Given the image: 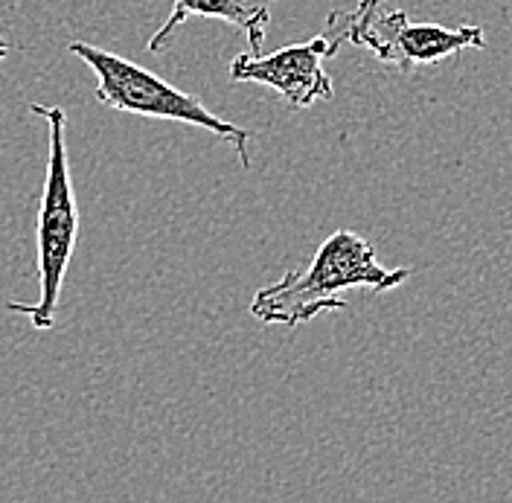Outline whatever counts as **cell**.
Masks as SVG:
<instances>
[{
  "label": "cell",
  "mask_w": 512,
  "mask_h": 503,
  "mask_svg": "<svg viewBox=\"0 0 512 503\" xmlns=\"http://www.w3.org/2000/svg\"><path fill=\"white\" fill-rule=\"evenodd\" d=\"M408 277L411 268H384L364 236L335 230L320 245L306 271H288L283 280L256 291L251 315L262 323L300 326L323 312H347L350 306L338 297V291L373 288L382 294L399 288Z\"/></svg>",
  "instance_id": "cell-1"
},
{
  "label": "cell",
  "mask_w": 512,
  "mask_h": 503,
  "mask_svg": "<svg viewBox=\"0 0 512 503\" xmlns=\"http://www.w3.org/2000/svg\"><path fill=\"white\" fill-rule=\"evenodd\" d=\"M30 111L41 117L50 131V155H47V178L44 195L35 224V242H38V300L27 303H9V312L30 317L32 329L44 332L53 329L59 300H62L64 277L70 268V259L79 239V207L76 192L70 181V158H67V111L62 105H41L32 102Z\"/></svg>",
  "instance_id": "cell-2"
},
{
  "label": "cell",
  "mask_w": 512,
  "mask_h": 503,
  "mask_svg": "<svg viewBox=\"0 0 512 503\" xmlns=\"http://www.w3.org/2000/svg\"><path fill=\"white\" fill-rule=\"evenodd\" d=\"M70 53L79 56L94 70L99 105H105L111 111H123V114L152 117V120H172V123H184V126L210 131V134L222 137L236 149V155H239L245 169L251 166V152H248L251 131L216 117L198 96L178 91L175 85H169L166 79L149 73L146 67L128 62L117 53L99 50L94 44L73 41Z\"/></svg>",
  "instance_id": "cell-3"
},
{
  "label": "cell",
  "mask_w": 512,
  "mask_h": 503,
  "mask_svg": "<svg viewBox=\"0 0 512 503\" xmlns=\"http://www.w3.org/2000/svg\"><path fill=\"white\" fill-rule=\"evenodd\" d=\"M350 41V12H332L326 27L306 44H291L262 53H242L230 62L233 82L265 85L286 99L291 108H309L320 99H332V79L323 70V62L332 59L341 44Z\"/></svg>",
  "instance_id": "cell-4"
},
{
  "label": "cell",
  "mask_w": 512,
  "mask_h": 503,
  "mask_svg": "<svg viewBox=\"0 0 512 503\" xmlns=\"http://www.w3.org/2000/svg\"><path fill=\"white\" fill-rule=\"evenodd\" d=\"M350 44L367 47L379 62L396 64L411 73L419 64H437L463 50H483L486 32L480 27H443V24H411L405 9L379 12Z\"/></svg>",
  "instance_id": "cell-5"
},
{
  "label": "cell",
  "mask_w": 512,
  "mask_h": 503,
  "mask_svg": "<svg viewBox=\"0 0 512 503\" xmlns=\"http://www.w3.org/2000/svg\"><path fill=\"white\" fill-rule=\"evenodd\" d=\"M216 18V21H227L233 24L236 30L245 32L248 44H251V53H262V44H265V30H268V21H271V12L262 0H175L172 3V12L169 18L163 21L146 50L149 53H160L169 47L172 35L178 32V27L187 21V18Z\"/></svg>",
  "instance_id": "cell-6"
},
{
  "label": "cell",
  "mask_w": 512,
  "mask_h": 503,
  "mask_svg": "<svg viewBox=\"0 0 512 503\" xmlns=\"http://www.w3.org/2000/svg\"><path fill=\"white\" fill-rule=\"evenodd\" d=\"M382 3L384 0H361L355 9L350 12V41L358 35V32L364 30L379 12H382Z\"/></svg>",
  "instance_id": "cell-7"
},
{
  "label": "cell",
  "mask_w": 512,
  "mask_h": 503,
  "mask_svg": "<svg viewBox=\"0 0 512 503\" xmlns=\"http://www.w3.org/2000/svg\"><path fill=\"white\" fill-rule=\"evenodd\" d=\"M9 53H12V47H9V41H6V38L0 35V62H3V59H6Z\"/></svg>",
  "instance_id": "cell-8"
}]
</instances>
